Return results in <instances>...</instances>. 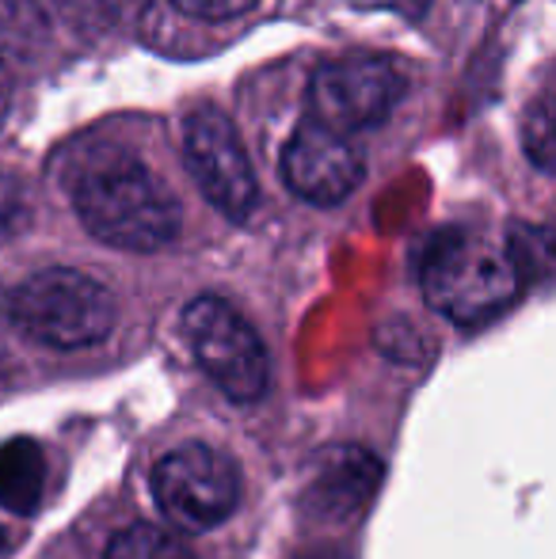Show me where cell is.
<instances>
[{"label": "cell", "mask_w": 556, "mask_h": 559, "mask_svg": "<svg viewBox=\"0 0 556 559\" xmlns=\"http://www.w3.org/2000/svg\"><path fill=\"white\" fill-rule=\"evenodd\" d=\"M0 369H4V346H0Z\"/></svg>", "instance_id": "19"}, {"label": "cell", "mask_w": 556, "mask_h": 559, "mask_svg": "<svg viewBox=\"0 0 556 559\" xmlns=\"http://www.w3.org/2000/svg\"><path fill=\"white\" fill-rule=\"evenodd\" d=\"M378 484H381V461L370 449L328 445L312 456L297 510H301L305 522L347 525L370 507Z\"/></svg>", "instance_id": "9"}, {"label": "cell", "mask_w": 556, "mask_h": 559, "mask_svg": "<svg viewBox=\"0 0 556 559\" xmlns=\"http://www.w3.org/2000/svg\"><path fill=\"white\" fill-rule=\"evenodd\" d=\"M8 107H12V76H8L4 61H0V126L8 118Z\"/></svg>", "instance_id": "17"}, {"label": "cell", "mask_w": 556, "mask_h": 559, "mask_svg": "<svg viewBox=\"0 0 556 559\" xmlns=\"http://www.w3.org/2000/svg\"><path fill=\"white\" fill-rule=\"evenodd\" d=\"M522 148L530 164L542 171H556V104L553 99H534L522 111Z\"/></svg>", "instance_id": "12"}, {"label": "cell", "mask_w": 556, "mask_h": 559, "mask_svg": "<svg viewBox=\"0 0 556 559\" xmlns=\"http://www.w3.org/2000/svg\"><path fill=\"white\" fill-rule=\"evenodd\" d=\"M184 160L206 202L229 222H248L260 202L256 168L237 126L217 107H199L184 126Z\"/></svg>", "instance_id": "6"}, {"label": "cell", "mask_w": 556, "mask_h": 559, "mask_svg": "<svg viewBox=\"0 0 556 559\" xmlns=\"http://www.w3.org/2000/svg\"><path fill=\"white\" fill-rule=\"evenodd\" d=\"M343 4L363 8V12H397L404 20H419V15H427L430 0H343Z\"/></svg>", "instance_id": "16"}, {"label": "cell", "mask_w": 556, "mask_h": 559, "mask_svg": "<svg viewBox=\"0 0 556 559\" xmlns=\"http://www.w3.org/2000/svg\"><path fill=\"white\" fill-rule=\"evenodd\" d=\"M282 179L312 206H340L363 183V156L343 133L320 122H301L282 153Z\"/></svg>", "instance_id": "8"}, {"label": "cell", "mask_w": 556, "mask_h": 559, "mask_svg": "<svg viewBox=\"0 0 556 559\" xmlns=\"http://www.w3.org/2000/svg\"><path fill=\"white\" fill-rule=\"evenodd\" d=\"M54 4H58L61 20L81 31L84 38L104 35L115 20V0H54Z\"/></svg>", "instance_id": "13"}, {"label": "cell", "mask_w": 556, "mask_h": 559, "mask_svg": "<svg viewBox=\"0 0 556 559\" xmlns=\"http://www.w3.org/2000/svg\"><path fill=\"white\" fill-rule=\"evenodd\" d=\"M404 96V73L397 61L355 53V58H335L312 73L309 81V107L312 122L328 126L335 133L370 130L386 122L389 111Z\"/></svg>", "instance_id": "7"}, {"label": "cell", "mask_w": 556, "mask_h": 559, "mask_svg": "<svg viewBox=\"0 0 556 559\" xmlns=\"http://www.w3.org/2000/svg\"><path fill=\"white\" fill-rule=\"evenodd\" d=\"M184 338L191 346L202 373L233 400V404H256L263 400L271 381V361L256 328L229 305L225 297L202 294L179 317Z\"/></svg>", "instance_id": "4"}, {"label": "cell", "mask_w": 556, "mask_h": 559, "mask_svg": "<svg viewBox=\"0 0 556 559\" xmlns=\"http://www.w3.org/2000/svg\"><path fill=\"white\" fill-rule=\"evenodd\" d=\"M107 559H194V552L184 537H176L164 525L138 522L115 533L107 545Z\"/></svg>", "instance_id": "11"}, {"label": "cell", "mask_w": 556, "mask_h": 559, "mask_svg": "<svg viewBox=\"0 0 556 559\" xmlns=\"http://www.w3.org/2000/svg\"><path fill=\"white\" fill-rule=\"evenodd\" d=\"M423 297L453 324H484L519 297L522 274L511 251L476 233H442L419 266Z\"/></svg>", "instance_id": "2"}, {"label": "cell", "mask_w": 556, "mask_h": 559, "mask_svg": "<svg viewBox=\"0 0 556 559\" xmlns=\"http://www.w3.org/2000/svg\"><path fill=\"white\" fill-rule=\"evenodd\" d=\"M240 468L229 453L187 442L161 456L153 468V499L171 525L191 533H210L225 525L240 507Z\"/></svg>", "instance_id": "5"}, {"label": "cell", "mask_w": 556, "mask_h": 559, "mask_svg": "<svg viewBox=\"0 0 556 559\" xmlns=\"http://www.w3.org/2000/svg\"><path fill=\"white\" fill-rule=\"evenodd\" d=\"M23 222H27V194L8 171H0V240L20 233Z\"/></svg>", "instance_id": "14"}, {"label": "cell", "mask_w": 556, "mask_h": 559, "mask_svg": "<svg viewBox=\"0 0 556 559\" xmlns=\"http://www.w3.org/2000/svg\"><path fill=\"white\" fill-rule=\"evenodd\" d=\"M46 484V461L43 449L27 438L0 445V507L15 514H35Z\"/></svg>", "instance_id": "10"}, {"label": "cell", "mask_w": 556, "mask_h": 559, "mask_svg": "<svg viewBox=\"0 0 556 559\" xmlns=\"http://www.w3.org/2000/svg\"><path fill=\"white\" fill-rule=\"evenodd\" d=\"M171 4L194 20H233V15H245L248 8H256V0H171Z\"/></svg>", "instance_id": "15"}, {"label": "cell", "mask_w": 556, "mask_h": 559, "mask_svg": "<svg viewBox=\"0 0 556 559\" xmlns=\"http://www.w3.org/2000/svg\"><path fill=\"white\" fill-rule=\"evenodd\" d=\"M8 317L31 343L50 350H88L115 332L111 289L73 266H46L8 294Z\"/></svg>", "instance_id": "3"}, {"label": "cell", "mask_w": 556, "mask_h": 559, "mask_svg": "<svg viewBox=\"0 0 556 559\" xmlns=\"http://www.w3.org/2000/svg\"><path fill=\"white\" fill-rule=\"evenodd\" d=\"M81 225L119 251H161L179 236V202L138 156L99 148L69 176Z\"/></svg>", "instance_id": "1"}, {"label": "cell", "mask_w": 556, "mask_h": 559, "mask_svg": "<svg viewBox=\"0 0 556 559\" xmlns=\"http://www.w3.org/2000/svg\"><path fill=\"white\" fill-rule=\"evenodd\" d=\"M301 559H347L340 548H320V552H305Z\"/></svg>", "instance_id": "18"}]
</instances>
